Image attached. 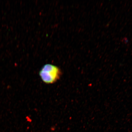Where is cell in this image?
<instances>
[{"instance_id":"cell-1","label":"cell","mask_w":132,"mask_h":132,"mask_svg":"<svg viewBox=\"0 0 132 132\" xmlns=\"http://www.w3.org/2000/svg\"><path fill=\"white\" fill-rule=\"evenodd\" d=\"M39 75L44 83L52 84L56 82L60 78L61 71L57 66L47 64L44 65L39 71Z\"/></svg>"}]
</instances>
